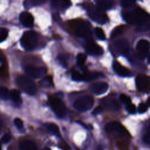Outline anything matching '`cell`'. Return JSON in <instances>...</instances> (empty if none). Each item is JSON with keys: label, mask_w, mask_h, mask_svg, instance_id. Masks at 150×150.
<instances>
[{"label": "cell", "mask_w": 150, "mask_h": 150, "mask_svg": "<svg viewBox=\"0 0 150 150\" xmlns=\"http://www.w3.org/2000/svg\"><path fill=\"white\" fill-rule=\"evenodd\" d=\"M52 3L55 8L61 10L67 9L71 4L70 0H52Z\"/></svg>", "instance_id": "cell-19"}, {"label": "cell", "mask_w": 150, "mask_h": 150, "mask_svg": "<svg viewBox=\"0 0 150 150\" xmlns=\"http://www.w3.org/2000/svg\"><path fill=\"white\" fill-rule=\"evenodd\" d=\"M124 26L123 25H121V26H118L117 27H116L111 32V38H116L120 35H121L124 30Z\"/></svg>", "instance_id": "cell-25"}, {"label": "cell", "mask_w": 150, "mask_h": 150, "mask_svg": "<svg viewBox=\"0 0 150 150\" xmlns=\"http://www.w3.org/2000/svg\"><path fill=\"white\" fill-rule=\"evenodd\" d=\"M108 88V84L105 82L94 83L90 87L91 91L96 95H101L105 93Z\"/></svg>", "instance_id": "cell-15"}, {"label": "cell", "mask_w": 150, "mask_h": 150, "mask_svg": "<svg viewBox=\"0 0 150 150\" xmlns=\"http://www.w3.org/2000/svg\"><path fill=\"white\" fill-rule=\"evenodd\" d=\"M101 103L104 107L111 111H117L120 108V105L118 101L113 98L106 97L102 100Z\"/></svg>", "instance_id": "cell-14"}, {"label": "cell", "mask_w": 150, "mask_h": 150, "mask_svg": "<svg viewBox=\"0 0 150 150\" xmlns=\"http://www.w3.org/2000/svg\"><path fill=\"white\" fill-rule=\"evenodd\" d=\"M11 98V92L4 87H0V98L4 100H7Z\"/></svg>", "instance_id": "cell-24"}, {"label": "cell", "mask_w": 150, "mask_h": 150, "mask_svg": "<svg viewBox=\"0 0 150 150\" xmlns=\"http://www.w3.org/2000/svg\"><path fill=\"white\" fill-rule=\"evenodd\" d=\"M96 2L97 6L103 11L110 9L112 5V0H96Z\"/></svg>", "instance_id": "cell-22"}, {"label": "cell", "mask_w": 150, "mask_h": 150, "mask_svg": "<svg viewBox=\"0 0 150 150\" xmlns=\"http://www.w3.org/2000/svg\"><path fill=\"white\" fill-rule=\"evenodd\" d=\"M20 21L23 26L28 28H31L33 25V17L29 12H23L20 15Z\"/></svg>", "instance_id": "cell-16"}, {"label": "cell", "mask_w": 150, "mask_h": 150, "mask_svg": "<svg viewBox=\"0 0 150 150\" xmlns=\"http://www.w3.org/2000/svg\"><path fill=\"white\" fill-rule=\"evenodd\" d=\"M71 77L74 80L80 81L82 80V74L76 70H73L71 73Z\"/></svg>", "instance_id": "cell-32"}, {"label": "cell", "mask_w": 150, "mask_h": 150, "mask_svg": "<svg viewBox=\"0 0 150 150\" xmlns=\"http://www.w3.org/2000/svg\"><path fill=\"white\" fill-rule=\"evenodd\" d=\"M47 130L49 132H50L52 135H54L56 136H60V131L59 128L57 125L54 123H46L45 125Z\"/></svg>", "instance_id": "cell-23"}, {"label": "cell", "mask_w": 150, "mask_h": 150, "mask_svg": "<svg viewBox=\"0 0 150 150\" xmlns=\"http://www.w3.org/2000/svg\"><path fill=\"white\" fill-rule=\"evenodd\" d=\"M127 110L129 113L133 114V113L135 112V111H136V107H135V106L134 104H132L131 103H129V104H127Z\"/></svg>", "instance_id": "cell-37"}, {"label": "cell", "mask_w": 150, "mask_h": 150, "mask_svg": "<svg viewBox=\"0 0 150 150\" xmlns=\"http://www.w3.org/2000/svg\"><path fill=\"white\" fill-rule=\"evenodd\" d=\"M19 148L22 150H34L37 149L36 144L30 140L21 141L19 144Z\"/></svg>", "instance_id": "cell-20"}, {"label": "cell", "mask_w": 150, "mask_h": 150, "mask_svg": "<svg viewBox=\"0 0 150 150\" xmlns=\"http://www.w3.org/2000/svg\"><path fill=\"white\" fill-rule=\"evenodd\" d=\"M135 0H121V5L123 7H129L135 3Z\"/></svg>", "instance_id": "cell-33"}, {"label": "cell", "mask_w": 150, "mask_h": 150, "mask_svg": "<svg viewBox=\"0 0 150 150\" xmlns=\"http://www.w3.org/2000/svg\"><path fill=\"white\" fill-rule=\"evenodd\" d=\"M148 62H149V63H150V54H149V57H148Z\"/></svg>", "instance_id": "cell-44"}, {"label": "cell", "mask_w": 150, "mask_h": 150, "mask_svg": "<svg viewBox=\"0 0 150 150\" xmlns=\"http://www.w3.org/2000/svg\"><path fill=\"white\" fill-rule=\"evenodd\" d=\"M38 39L36 32L33 30L26 31L23 34L21 39V44L25 50H31L37 46Z\"/></svg>", "instance_id": "cell-2"}, {"label": "cell", "mask_w": 150, "mask_h": 150, "mask_svg": "<svg viewBox=\"0 0 150 150\" xmlns=\"http://www.w3.org/2000/svg\"><path fill=\"white\" fill-rule=\"evenodd\" d=\"M14 123H15V125H16V127L18 129H21L23 128V122L20 118H15L14 120Z\"/></svg>", "instance_id": "cell-38"}, {"label": "cell", "mask_w": 150, "mask_h": 150, "mask_svg": "<svg viewBox=\"0 0 150 150\" xmlns=\"http://www.w3.org/2000/svg\"><path fill=\"white\" fill-rule=\"evenodd\" d=\"M86 60V55L83 53H79L77 56V63L79 65H83Z\"/></svg>", "instance_id": "cell-31"}, {"label": "cell", "mask_w": 150, "mask_h": 150, "mask_svg": "<svg viewBox=\"0 0 150 150\" xmlns=\"http://www.w3.org/2000/svg\"><path fill=\"white\" fill-rule=\"evenodd\" d=\"M46 1V0H26L25 1V4L26 6L39 5L44 3Z\"/></svg>", "instance_id": "cell-30"}, {"label": "cell", "mask_w": 150, "mask_h": 150, "mask_svg": "<svg viewBox=\"0 0 150 150\" xmlns=\"http://www.w3.org/2000/svg\"><path fill=\"white\" fill-rule=\"evenodd\" d=\"M95 33L97 36V38L101 40H104L105 39V35L103 31V30L100 28H96L95 29Z\"/></svg>", "instance_id": "cell-29"}, {"label": "cell", "mask_w": 150, "mask_h": 150, "mask_svg": "<svg viewBox=\"0 0 150 150\" xmlns=\"http://www.w3.org/2000/svg\"><path fill=\"white\" fill-rule=\"evenodd\" d=\"M149 42L145 39H141L138 41L137 44L136 49L137 54L141 59H144L149 51Z\"/></svg>", "instance_id": "cell-11"}, {"label": "cell", "mask_w": 150, "mask_h": 150, "mask_svg": "<svg viewBox=\"0 0 150 150\" xmlns=\"http://www.w3.org/2000/svg\"><path fill=\"white\" fill-rule=\"evenodd\" d=\"M19 87L29 95H34L37 92L35 83L29 78L24 76H20L16 79Z\"/></svg>", "instance_id": "cell-3"}, {"label": "cell", "mask_w": 150, "mask_h": 150, "mask_svg": "<svg viewBox=\"0 0 150 150\" xmlns=\"http://www.w3.org/2000/svg\"><path fill=\"white\" fill-rule=\"evenodd\" d=\"M147 105L150 107V97H149L147 100Z\"/></svg>", "instance_id": "cell-43"}, {"label": "cell", "mask_w": 150, "mask_h": 150, "mask_svg": "<svg viewBox=\"0 0 150 150\" xmlns=\"http://www.w3.org/2000/svg\"><path fill=\"white\" fill-rule=\"evenodd\" d=\"M40 84L45 88L50 87L52 85V80L50 77H46L40 81Z\"/></svg>", "instance_id": "cell-27"}, {"label": "cell", "mask_w": 150, "mask_h": 150, "mask_svg": "<svg viewBox=\"0 0 150 150\" xmlns=\"http://www.w3.org/2000/svg\"><path fill=\"white\" fill-rule=\"evenodd\" d=\"M93 98L88 96L80 97L77 98L74 103V108L81 112L86 111L90 110L93 105Z\"/></svg>", "instance_id": "cell-5"}, {"label": "cell", "mask_w": 150, "mask_h": 150, "mask_svg": "<svg viewBox=\"0 0 150 150\" xmlns=\"http://www.w3.org/2000/svg\"><path fill=\"white\" fill-rule=\"evenodd\" d=\"M120 99L123 103L126 104H128L131 103L130 98L128 96H127V95L124 94H122L120 96Z\"/></svg>", "instance_id": "cell-36"}, {"label": "cell", "mask_w": 150, "mask_h": 150, "mask_svg": "<svg viewBox=\"0 0 150 150\" xmlns=\"http://www.w3.org/2000/svg\"><path fill=\"white\" fill-rule=\"evenodd\" d=\"M11 138V136L9 134H5L2 138L1 141L4 144H6L10 141Z\"/></svg>", "instance_id": "cell-40"}, {"label": "cell", "mask_w": 150, "mask_h": 150, "mask_svg": "<svg viewBox=\"0 0 150 150\" xmlns=\"http://www.w3.org/2000/svg\"><path fill=\"white\" fill-rule=\"evenodd\" d=\"M85 49L88 54L93 56H100L103 53V49L102 47L91 40L86 43Z\"/></svg>", "instance_id": "cell-13"}, {"label": "cell", "mask_w": 150, "mask_h": 150, "mask_svg": "<svg viewBox=\"0 0 150 150\" xmlns=\"http://www.w3.org/2000/svg\"><path fill=\"white\" fill-rule=\"evenodd\" d=\"M58 60L59 61V63L62 64V66H63L64 67H67V63L66 61V59L63 54H59L58 56Z\"/></svg>", "instance_id": "cell-35"}, {"label": "cell", "mask_w": 150, "mask_h": 150, "mask_svg": "<svg viewBox=\"0 0 150 150\" xmlns=\"http://www.w3.org/2000/svg\"><path fill=\"white\" fill-rule=\"evenodd\" d=\"M146 110H147V106L146 104H145L144 103L139 104L138 108V111L139 113H144Z\"/></svg>", "instance_id": "cell-39"}, {"label": "cell", "mask_w": 150, "mask_h": 150, "mask_svg": "<svg viewBox=\"0 0 150 150\" xmlns=\"http://www.w3.org/2000/svg\"><path fill=\"white\" fill-rule=\"evenodd\" d=\"M114 47L115 51L120 54L125 55L129 50V44L125 39H120L115 41Z\"/></svg>", "instance_id": "cell-12"}, {"label": "cell", "mask_w": 150, "mask_h": 150, "mask_svg": "<svg viewBox=\"0 0 150 150\" xmlns=\"http://www.w3.org/2000/svg\"><path fill=\"white\" fill-rule=\"evenodd\" d=\"M125 21L129 24L139 25L148 22L150 19V15L144 10L137 8L123 15Z\"/></svg>", "instance_id": "cell-1"}, {"label": "cell", "mask_w": 150, "mask_h": 150, "mask_svg": "<svg viewBox=\"0 0 150 150\" xmlns=\"http://www.w3.org/2000/svg\"><path fill=\"white\" fill-rule=\"evenodd\" d=\"M102 74L97 71H85L82 74V80L91 81L102 76Z\"/></svg>", "instance_id": "cell-18"}, {"label": "cell", "mask_w": 150, "mask_h": 150, "mask_svg": "<svg viewBox=\"0 0 150 150\" xmlns=\"http://www.w3.org/2000/svg\"><path fill=\"white\" fill-rule=\"evenodd\" d=\"M142 141L145 144L150 145V126L146 128L142 137Z\"/></svg>", "instance_id": "cell-28"}, {"label": "cell", "mask_w": 150, "mask_h": 150, "mask_svg": "<svg viewBox=\"0 0 150 150\" xmlns=\"http://www.w3.org/2000/svg\"><path fill=\"white\" fill-rule=\"evenodd\" d=\"M0 149H1V146H0Z\"/></svg>", "instance_id": "cell-45"}, {"label": "cell", "mask_w": 150, "mask_h": 150, "mask_svg": "<svg viewBox=\"0 0 150 150\" xmlns=\"http://www.w3.org/2000/svg\"><path fill=\"white\" fill-rule=\"evenodd\" d=\"M2 126H3V122H2V121L1 120V119L0 118V132L2 129Z\"/></svg>", "instance_id": "cell-42"}, {"label": "cell", "mask_w": 150, "mask_h": 150, "mask_svg": "<svg viewBox=\"0 0 150 150\" xmlns=\"http://www.w3.org/2000/svg\"><path fill=\"white\" fill-rule=\"evenodd\" d=\"M75 31L76 35L79 37H89L91 35V25L88 22H80L77 25Z\"/></svg>", "instance_id": "cell-8"}, {"label": "cell", "mask_w": 150, "mask_h": 150, "mask_svg": "<svg viewBox=\"0 0 150 150\" xmlns=\"http://www.w3.org/2000/svg\"><path fill=\"white\" fill-rule=\"evenodd\" d=\"M11 98L16 106L20 107L21 105L22 100L19 91L17 90H12L11 91Z\"/></svg>", "instance_id": "cell-21"}, {"label": "cell", "mask_w": 150, "mask_h": 150, "mask_svg": "<svg viewBox=\"0 0 150 150\" xmlns=\"http://www.w3.org/2000/svg\"><path fill=\"white\" fill-rule=\"evenodd\" d=\"M107 132L118 135H126L127 131L123 125L117 121H113L108 123L105 127Z\"/></svg>", "instance_id": "cell-7"}, {"label": "cell", "mask_w": 150, "mask_h": 150, "mask_svg": "<svg viewBox=\"0 0 150 150\" xmlns=\"http://www.w3.org/2000/svg\"><path fill=\"white\" fill-rule=\"evenodd\" d=\"M25 73L31 77L38 79L42 77L46 73V69L43 67H34L28 66L25 67Z\"/></svg>", "instance_id": "cell-9"}, {"label": "cell", "mask_w": 150, "mask_h": 150, "mask_svg": "<svg viewBox=\"0 0 150 150\" xmlns=\"http://www.w3.org/2000/svg\"><path fill=\"white\" fill-rule=\"evenodd\" d=\"M103 111V108L101 106H98V107H97L93 111V114L94 115H98L99 114H100Z\"/></svg>", "instance_id": "cell-41"}, {"label": "cell", "mask_w": 150, "mask_h": 150, "mask_svg": "<svg viewBox=\"0 0 150 150\" xmlns=\"http://www.w3.org/2000/svg\"><path fill=\"white\" fill-rule=\"evenodd\" d=\"M50 105L58 117L63 118L65 117L66 114V108L64 103L59 98L55 97L50 98Z\"/></svg>", "instance_id": "cell-6"}, {"label": "cell", "mask_w": 150, "mask_h": 150, "mask_svg": "<svg viewBox=\"0 0 150 150\" xmlns=\"http://www.w3.org/2000/svg\"><path fill=\"white\" fill-rule=\"evenodd\" d=\"M149 29H150V23L146 22L138 25V26L136 29V31L138 32H142L148 31Z\"/></svg>", "instance_id": "cell-26"}, {"label": "cell", "mask_w": 150, "mask_h": 150, "mask_svg": "<svg viewBox=\"0 0 150 150\" xmlns=\"http://www.w3.org/2000/svg\"><path fill=\"white\" fill-rule=\"evenodd\" d=\"M8 36V30L6 29H0V42L5 40Z\"/></svg>", "instance_id": "cell-34"}, {"label": "cell", "mask_w": 150, "mask_h": 150, "mask_svg": "<svg viewBox=\"0 0 150 150\" xmlns=\"http://www.w3.org/2000/svg\"><path fill=\"white\" fill-rule=\"evenodd\" d=\"M136 86L141 91L150 90V77L146 75H139L136 78Z\"/></svg>", "instance_id": "cell-10"}, {"label": "cell", "mask_w": 150, "mask_h": 150, "mask_svg": "<svg viewBox=\"0 0 150 150\" xmlns=\"http://www.w3.org/2000/svg\"><path fill=\"white\" fill-rule=\"evenodd\" d=\"M103 11L92 5L87 7V12L90 18L99 24H104L107 21V17Z\"/></svg>", "instance_id": "cell-4"}, {"label": "cell", "mask_w": 150, "mask_h": 150, "mask_svg": "<svg viewBox=\"0 0 150 150\" xmlns=\"http://www.w3.org/2000/svg\"><path fill=\"white\" fill-rule=\"evenodd\" d=\"M112 67L114 70V71L118 74L119 76H123V77H127L129 76L130 74V71L129 70L122 66L120 63H118L117 61L114 62L112 64Z\"/></svg>", "instance_id": "cell-17"}]
</instances>
